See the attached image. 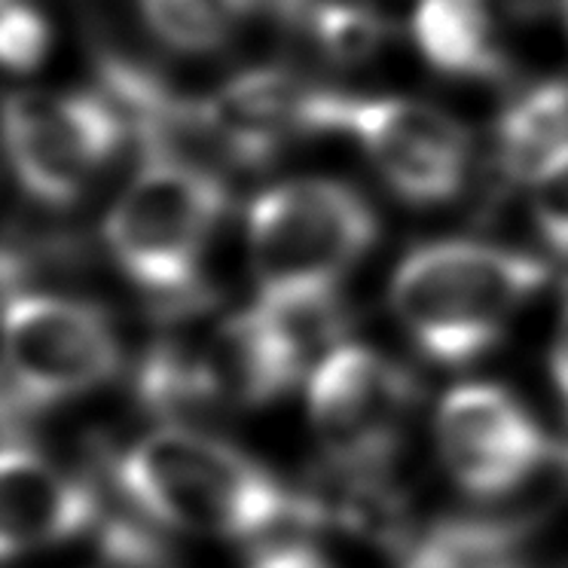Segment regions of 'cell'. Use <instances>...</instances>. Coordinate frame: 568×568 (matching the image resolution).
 <instances>
[{
  "mask_svg": "<svg viewBox=\"0 0 568 568\" xmlns=\"http://www.w3.org/2000/svg\"><path fill=\"white\" fill-rule=\"evenodd\" d=\"M120 367L111 322L92 303L10 294L7 383L10 400L47 407L108 383Z\"/></svg>",
  "mask_w": 568,
  "mask_h": 568,
  "instance_id": "52a82bcc",
  "label": "cell"
},
{
  "mask_svg": "<svg viewBox=\"0 0 568 568\" xmlns=\"http://www.w3.org/2000/svg\"><path fill=\"white\" fill-rule=\"evenodd\" d=\"M531 209L544 242L568 257V156L535 184Z\"/></svg>",
  "mask_w": 568,
  "mask_h": 568,
  "instance_id": "ac0fdd59",
  "label": "cell"
},
{
  "mask_svg": "<svg viewBox=\"0 0 568 568\" xmlns=\"http://www.w3.org/2000/svg\"><path fill=\"white\" fill-rule=\"evenodd\" d=\"M226 211V186L186 160H144L108 214V247L132 282L162 300H190L202 254Z\"/></svg>",
  "mask_w": 568,
  "mask_h": 568,
  "instance_id": "277c9868",
  "label": "cell"
},
{
  "mask_svg": "<svg viewBox=\"0 0 568 568\" xmlns=\"http://www.w3.org/2000/svg\"><path fill=\"white\" fill-rule=\"evenodd\" d=\"M531 7H554V3H566V0H526Z\"/></svg>",
  "mask_w": 568,
  "mask_h": 568,
  "instance_id": "44dd1931",
  "label": "cell"
},
{
  "mask_svg": "<svg viewBox=\"0 0 568 568\" xmlns=\"http://www.w3.org/2000/svg\"><path fill=\"white\" fill-rule=\"evenodd\" d=\"M419 52L446 77H498L505 55L489 0H419L413 16Z\"/></svg>",
  "mask_w": 568,
  "mask_h": 568,
  "instance_id": "7c38bea8",
  "label": "cell"
},
{
  "mask_svg": "<svg viewBox=\"0 0 568 568\" xmlns=\"http://www.w3.org/2000/svg\"><path fill=\"white\" fill-rule=\"evenodd\" d=\"M50 28L28 0H3V62L16 74H26L47 55Z\"/></svg>",
  "mask_w": 568,
  "mask_h": 568,
  "instance_id": "e0dca14e",
  "label": "cell"
},
{
  "mask_svg": "<svg viewBox=\"0 0 568 568\" xmlns=\"http://www.w3.org/2000/svg\"><path fill=\"white\" fill-rule=\"evenodd\" d=\"M416 407V383L364 346H339L315 367L310 419L339 468H373L392 456Z\"/></svg>",
  "mask_w": 568,
  "mask_h": 568,
  "instance_id": "ba28073f",
  "label": "cell"
},
{
  "mask_svg": "<svg viewBox=\"0 0 568 568\" xmlns=\"http://www.w3.org/2000/svg\"><path fill=\"white\" fill-rule=\"evenodd\" d=\"M544 282L547 266L529 254L434 242L397 266L392 306L428 358L458 367L480 358Z\"/></svg>",
  "mask_w": 568,
  "mask_h": 568,
  "instance_id": "7a4b0ae2",
  "label": "cell"
},
{
  "mask_svg": "<svg viewBox=\"0 0 568 568\" xmlns=\"http://www.w3.org/2000/svg\"><path fill=\"white\" fill-rule=\"evenodd\" d=\"M257 0H141L150 31L178 52H214Z\"/></svg>",
  "mask_w": 568,
  "mask_h": 568,
  "instance_id": "9a60e30c",
  "label": "cell"
},
{
  "mask_svg": "<svg viewBox=\"0 0 568 568\" xmlns=\"http://www.w3.org/2000/svg\"><path fill=\"white\" fill-rule=\"evenodd\" d=\"M0 517L3 556L13 559L16 554L62 544L87 531L99 519V498L89 483L7 434L0 465Z\"/></svg>",
  "mask_w": 568,
  "mask_h": 568,
  "instance_id": "30bf717a",
  "label": "cell"
},
{
  "mask_svg": "<svg viewBox=\"0 0 568 568\" xmlns=\"http://www.w3.org/2000/svg\"><path fill=\"white\" fill-rule=\"evenodd\" d=\"M306 92L284 71H247L202 101L211 141L221 156L257 169L275 156L284 138L303 132Z\"/></svg>",
  "mask_w": 568,
  "mask_h": 568,
  "instance_id": "8fae6325",
  "label": "cell"
},
{
  "mask_svg": "<svg viewBox=\"0 0 568 568\" xmlns=\"http://www.w3.org/2000/svg\"><path fill=\"white\" fill-rule=\"evenodd\" d=\"M446 468L470 495H505L526 483L547 453L541 428L505 388L458 385L437 416Z\"/></svg>",
  "mask_w": 568,
  "mask_h": 568,
  "instance_id": "9c48e42d",
  "label": "cell"
},
{
  "mask_svg": "<svg viewBox=\"0 0 568 568\" xmlns=\"http://www.w3.org/2000/svg\"><path fill=\"white\" fill-rule=\"evenodd\" d=\"M568 156V83L523 92L498 120V165L514 181L538 184Z\"/></svg>",
  "mask_w": 568,
  "mask_h": 568,
  "instance_id": "4fadbf2b",
  "label": "cell"
},
{
  "mask_svg": "<svg viewBox=\"0 0 568 568\" xmlns=\"http://www.w3.org/2000/svg\"><path fill=\"white\" fill-rule=\"evenodd\" d=\"M123 116L92 92H16L7 101V150L28 196L71 205L111 162Z\"/></svg>",
  "mask_w": 568,
  "mask_h": 568,
  "instance_id": "8992f818",
  "label": "cell"
},
{
  "mask_svg": "<svg viewBox=\"0 0 568 568\" xmlns=\"http://www.w3.org/2000/svg\"><path fill=\"white\" fill-rule=\"evenodd\" d=\"M120 483L144 514L199 535L260 538L315 514L254 458L181 425L138 440L120 462Z\"/></svg>",
  "mask_w": 568,
  "mask_h": 568,
  "instance_id": "6da1fadb",
  "label": "cell"
},
{
  "mask_svg": "<svg viewBox=\"0 0 568 568\" xmlns=\"http://www.w3.org/2000/svg\"><path fill=\"white\" fill-rule=\"evenodd\" d=\"M306 19L324 55L343 64L371 59L388 34L383 16L355 0H322L312 7Z\"/></svg>",
  "mask_w": 568,
  "mask_h": 568,
  "instance_id": "2e32d148",
  "label": "cell"
},
{
  "mask_svg": "<svg viewBox=\"0 0 568 568\" xmlns=\"http://www.w3.org/2000/svg\"><path fill=\"white\" fill-rule=\"evenodd\" d=\"M400 568H529V556L514 526L486 517H456L413 541Z\"/></svg>",
  "mask_w": 568,
  "mask_h": 568,
  "instance_id": "5bb4252c",
  "label": "cell"
},
{
  "mask_svg": "<svg viewBox=\"0 0 568 568\" xmlns=\"http://www.w3.org/2000/svg\"><path fill=\"white\" fill-rule=\"evenodd\" d=\"M554 379L568 413V300L566 310H562V318H559V331H556L554 343Z\"/></svg>",
  "mask_w": 568,
  "mask_h": 568,
  "instance_id": "ffe728a7",
  "label": "cell"
},
{
  "mask_svg": "<svg viewBox=\"0 0 568 568\" xmlns=\"http://www.w3.org/2000/svg\"><path fill=\"white\" fill-rule=\"evenodd\" d=\"M251 568H331L324 559L306 550V547H275L263 554Z\"/></svg>",
  "mask_w": 568,
  "mask_h": 568,
  "instance_id": "d6986e66",
  "label": "cell"
},
{
  "mask_svg": "<svg viewBox=\"0 0 568 568\" xmlns=\"http://www.w3.org/2000/svg\"><path fill=\"white\" fill-rule=\"evenodd\" d=\"M376 239L373 209L339 181H287L251 205L247 245L260 297H322Z\"/></svg>",
  "mask_w": 568,
  "mask_h": 568,
  "instance_id": "3957f363",
  "label": "cell"
},
{
  "mask_svg": "<svg viewBox=\"0 0 568 568\" xmlns=\"http://www.w3.org/2000/svg\"><path fill=\"white\" fill-rule=\"evenodd\" d=\"M303 132H348L361 141L385 184L413 205H437L458 193L468 172L465 129L432 104L306 92Z\"/></svg>",
  "mask_w": 568,
  "mask_h": 568,
  "instance_id": "5b68a950",
  "label": "cell"
}]
</instances>
